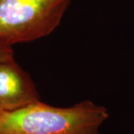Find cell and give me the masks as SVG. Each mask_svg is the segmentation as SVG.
<instances>
[{
    "label": "cell",
    "mask_w": 134,
    "mask_h": 134,
    "mask_svg": "<svg viewBox=\"0 0 134 134\" xmlns=\"http://www.w3.org/2000/svg\"><path fill=\"white\" fill-rule=\"evenodd\" d=\"M109 118L105 107L83 100L69 107L34 102L14 111H2L0 134H101Z\"/></svg>",
    "instance_id": "6da1fadb"
},
{
    "label": "cell",
    "mask_w": 134,
    "mask_h": 134,
    "mask_svg": "<svg viewBox=\"0 0 134 134\" xmlns=\"http://www.w3.org/2000/svg\"><path fill=\"white\" fill-rule=\"evenodd\" d=\"M71 0H0V43L13 46L48 36Z\"/></svg>",
    "instance_id": "7a4b0ae2"
},
{
    "label": "cell",
    "mask_w": 134,
    "mask_h": 134,
    "mask_svg": "<svg viewBox=\"0 0 134 134\" xmlns=\"http://www.w3.org/2000/svg\"><path fill=\"white\" fill-rule=\"evenodd\" d=\"M39 100L36 85L14 59L0 63V107L3 111H14Z\"/></svg>",
    "instance_id": "3957f363"
},
{
    "label": "cell",
    "mask_w": 134,
    "mask_h": 134,
    "mask_svg": "<svg viewBox=\"0 0 134 134\" xmlns=\"http://www.w3.org/2000/svg\"><path fill=\"white\" fill-rule=\"evenodd\" d=\"M14 55L12 46L0 43V63L14 59Z\"/></svg>",
    "instance_id": "277c9868"
},
{
    "label": "cell",
    "mask_w": 134,
    "mask_h": 134,
    "mask_svg": "<svg viewBox=\"0 0 134 134\" xmlns=\"http://www.w3.org/2000/svg\"><path fill=\"white\" fill-rule=\"evenodd\" d=\"M2 111H3V110H2V107H0V115H1V114H2Z\"/></svg>",
    "instance_id": "5b68a950"
}]
</instances>
